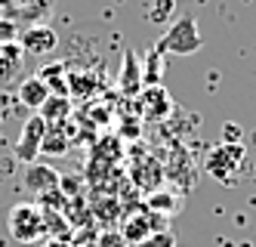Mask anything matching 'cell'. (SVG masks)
I'll use <instances>...</instances> for the list:
<instances>
[{
	"label": "cell",
	"instance_id": "2e32d148",
	"mask_svg": "<svg viewBox=\"0 0 256 247\" xmlns=\"http://www.w3.org/2000/svg\"><path fill=\"white\" fill-rule=\"evenodd\" d=\"M170 13H173V0H154V10H152L154 19H160V22H164Z\"/></svg>",
	"mask_w": 256,
	"mask_h": 247
},
{
	"label": "cell",
	"instance_id": "9c48e42d",
	"mask_svg": "<svg viewBox=\"0 0 256 247\" xmlns=\"http://www.w3.org/2000/svg\"><path fill=\"white\" fill-rule=\"evenodd\" d=\"M25 185L34 188V192H52V188L59 185V176H56V170H50V167H31L28 176H25Z\"/></svg>",
	"mask_w": 256,
	"mask_h": 247
},
{
	"label": "cell",
	"instance_id": "ba28073f",
	"mask_svg": "<svg viewBox=\"0 0 256 247\" xmlns=\"http://www.w3.org/2000/svg\"><path fill=\"white\" fill-rule=\"evenodd\" d=\"M52 96L50 93V87L40 81V78H28V81H22V87H19V99H22V105H28V108H44V102Z\"/></svg>",
	"mask_w": 256,
	"mask_h": 247
},
{
	"label": "cell",
	"instance_id": "5b68a950",
	"mask_svg": "<svg viewBox=\"0 0 256 247\" xmlns=\"http://www.w3.org/2000/svg\"><path fill=\"white\" fill-rule=\"evenodd\" d=\"M19 47L25 50V56H46L50 50H56V31L46 25H34L22 34Z\"/></svg>",
	"mask_w": 256,
	"mask_h": 247
},
{
	"label": "cell",
	"instance_id": "e0dca14e",
	"mask_svg": "<svg viewBox=\"0 0 256 247\" xmlns=\"http://www.w3.org/2000/svg\"><path fill=\"white\" fill-rule=\"evenodd\" d=\"M68 90H84V93H90V90H93V78H78V74H71V78H68Z\"/></svg>",
	"mask_w": 256,
	"mask_h": 247
},
{
	"label": "cell",
	"instance_id": "6da1fadb",
	"mask_svg": "<svg viewBox=\"0 0 256 247\" xmlns=\"http://www.w3.org/2000/svg\"><path fill=\"white\" fill-rule=\"evenodd\" d=\"M6 229L19 244H31L44 235V210L38 204H16L6 216Z\"/></svg>",
	"mask_w": 256,
	"mask_h": 247
},
{
	"label": "cell",
	"instance_id": "7c38bea8",
	"mask_svg": "<svg viewBox=\"0 0 256 247\" xmlns=\"http://www.w3.org/2000/svg\"><path fill=\"white\" fill-rule=\"evenodd\" d=\"M139 84H142V78H139V62H136V56L126 53V59H124V90L126 93H130V90L136 93Z\"/></svg>",
	"mask_w": 256,
	"mask_h": 247
},
{
	"label": "cell",
	"instance_id": "9a60e30c",
	"mask_svg": "<svg viewBox=\"0 0 256 247\" xmlns=\"http://www.w3.org/2000/svg\"><path fill=\"white\" fill-rule=\"evenodd\" d=\"M16 41V25L6 22V19H0V47L4 44H12Z\"/></svg>",
	"mask_w": 256,
	"mask_h": 247
},
{
	"label": "cell",
	"instance_id": "7a4b0ae2",
	"mask_svg": "<svg viewBox=\"0 0 256 247\" xmlns=\"http://www.w3.org/2000/svg\"><path fill=\"white\" fill-rule=\"evenodd\" d=\"M244 155H247V148L241 142H222V145H216L210 148V155H207V173L216 179V182H234V173L241 170L244 164Z\"/></svg>",
	"mask_w": 256,
	"mask_h": 247
},
{
	"label": "cell",
	"instance_id": "8fae6325",
	"mask_svg": "<svg viewBox=\"0 0 256 247\" xmlns=\"http://www.w3.org/2000/svg\"><path fill=\"white\" fill-rule=\"evenodd\" d=\"M38 78L50 87V93H62V96H68V81H65V65H50L44 68Z\"/></svg>",
	"mask_w": 256,
	"mask_h": 247
},
{
	"label": "cell",
	"instance_id": "30bf717a",
	"mask_svg": "<svg viewBox=\"0 0 256 247\" xmlns=\"http://www.w3.org/2000/svg\"><path fill=\"white\" fill-rule=\"evenodd\" d=\"M68 115H71V99H65V96H50L44 102V108H40L44 124H56V121H62Z\"/></svg>",
	"mask_w": 256,
	"mask_h": 247
},
{
	"label": "cell",
	"instance_id": "3957f363",
	"mask_svg": "<svg viewBox=\"0 0 256 247\" xmlns=\"http://www.w3.org/2000/svg\"><path fill=\"white\" fill-rule=\"evenodd\" d=\"M154 50H158V53H179V56L198 53V50H200V34H198L194 19L186 16L182 22H176L167 34H164V41H160Z\"/></svg>",
	"mask_w": 256,
	"mask_h": 247
},
{
	"label": "cell",
	"instance_id": "4fadbf2b",
	"mask_svg": "<svg viewBox=\"0 0 256 247\" xmlns=\"http://www.w3.org/2000/svg\"><path fill=\"white\" fill-rule=\"evenodd\" d=\"M40 151H46V155H62V151H68V139L62 136H56L50 127H46V133H44V142H40Z\"/></svg>",
	"mask_w": 256,
	"mask_h": 247
},
{
	"label": "cell",
	"instance_id": "8992f818",
	"mask_svg": "<svg viewBox=\"0 0 256 247\" xmlns=\"http://www.w3.org/2000/svg\"><path fill=\"white\" fill-rule=\"evenodd\" d=\"M44 133H46V124L44 118H31L25 124V133H22V139H19V148H16V158L19 161H31L34 155L40 151V142H44Z\"/></svg>",
	"mask_w": 256,
	"mask_h": 247
},
{
	"label": "cell",
	"instance_id": "52a82bcc",
	"mask_svg": "<svg viewBox=\"0 0 256 247\" xmlns=\"http://www.w3.org/2000/svg\"><path fill=\"white\" fill-rule=\"evenodd\" d=\"M139 105H142V115L148 118V121H154V118H167L170 115V93L164 90V87H148L145 90V96L139 99Z\"/></svg>",
	"mask_w": 256,
	"mask_h": 247
},
{
	"label": "cell",
	"instance_id": "277c9868",
	"mask_svg": "<svg viewBox=\"0 0 256 247\" xmlns=\"http://www.w3.org/2000/svg\"><path fill=\"white\" fill-rule=\"evenodd\" d=\"M22 65H25V50L19 47V41L0 47V84L4 87L16 84V78L22 74Z\"/></svg>",
	"mask_w": 256,
	"mask_h": 247
},
{
	"label": "cell",
	"instance_id": "ac0fdd59",
	"mask_svg": "<svg viewBox=\"0 0 256 247\" xmlns=\"http://www.w3.org/2000/svg\"><path fill=\"white\" fill-rule=\"evenodd\" d=\"M238 139H241V130L234 124H226V142H238Z\"/></svg>",
	"mask_w": 256,
	"mask_h": 247
},
{
	"label": "cell",
	"instance_id": "5bb4252c",
	"mask_svg": "<svg viewBox=\"0 0 256 247\" xmlns=\"http://www.w3.org/2000/svg\"><path fill=\"white\" fill-rule=\"evenodd\" d=\"M173 244H176V241H173V235H170L167 229H164L160 235H148V238H145L139 247H173Z\"/></svg>",
	"mask_w": 256,
	"mask_h": 247
}]
</instances>
